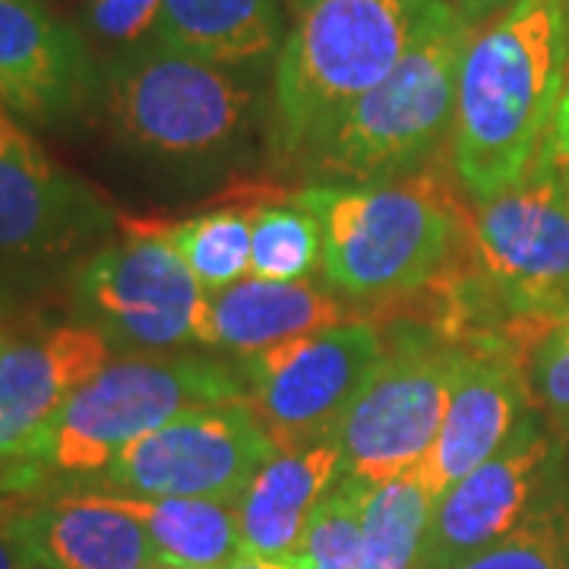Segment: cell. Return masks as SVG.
<instances>
[{
  "instance_id": "cell-26",
  "label": "cell",
  "mask_w": 569,
  "mask_h": 569,
  "mask_svg": "<svg viewBox=\"0 0 569 569\" xmlns=\"http://www.w3.org/2000/svg\"><path fill=\"white\" fill-rule=\"evenodd\" d=\"M162 0H89L86 3V26L96 39L130 48L152 36L159 20Z\"/></svg>"
},
{
  "instance_id": "cell-9",
  "label": "cell",
  "mask_w": 569,
  "mask_h": 569,
  "mask_svg": "<svg viewBox=\"0 0 569 569\" xmlns=\"http://www.w3.org/2000/svg\"><path fill=\"white\" fill-rule=\"evenodd\" d=\"M459 365V342L408 336L387 348L336 430L342 475L383 485L421 466L443 425Z\"/></svg>"
},
{
  "instance_id": "cell-21",
  "label": "cell",
  "mask_w": 569,
  "mask_h": 569,
  "mask_svg": "<svg viewBox=\"0 0 569 569\" xmlns=\"http://www.w3.org/2000/svg\"><path fill=\"white\" fill-rule=\"evenodd\" d=\"M111 503L140 522L164 569L231 567L241 557L238 503L197 497H123Z\"/></svg>"
},
{
  "instance_id": "cell-38",
  "label": "cell",
  "mask_w": 569,
  "mask_h": 569,
  "mask_svg": "<svg viewBox=\"0 0 569 569\" xmlns=\"http://www.w3.org/2000/svg\"><path fill=\"white\" fill-rule=\"evenodd\" d=\"M36 3H48V0H36Z\"/></svg>"
},
{
  "instance_id": "cell-23",
  "label": "cell",
  "mask_w": 569,
  "mask_h": 569,
  "mask_svg": "<svg viewBox=\"0 0 569 569\" xmlns=\"http://www.w3.org/2000/svg\"><path fill=\"white\" fill-rule=\"evenodd\" d=\"M168 244L174 247L203 284L206 295L224 291L250 279V212L244 209H212L197 219L159 224L149 222Z\"/></svg>"
},
{
  "instance_id": "cell-2",
  "label": "cell",
  "mask_w": 569,
  "mask_h": 569,
  "mask_svg": "<svg viewBox=\"0 0 569 569\" xmlns=\"http://www.w3.org/2000/svg\"><path fill=\"white\" fill-rule=\"evenodd\" d=\"M295 200L320 222L323 282L351 301H383L443 279L466 250L468 222L430 178L323 183Z\"/></svg>"
},
{
  "instance_id": "cell-18",
  "label": "cell",
  "mask_w": 569,
  "mask_h": 569,
  "mask_svg": "<svg viewBox=\"0 0 569 569\" xmlns=\"http://www.w3.org/2000/svg\"><path fill=\"white\" fill-rule=\"evenodd\" d=\"M342 478V449L332 440L305 449H284L266 462L244 490L241 553L288 560L301 548L307 526L323 497Z\"/></svg>"
},
{
  "instance_id": "cell-8",
  "label": "cell",
  "mask_w": 569,
  "mask_h": 569,
  "mask_svg": "<svg viewBox=\"0 0 569 569\" xmlns=\"http://www.w3.org/2000/svg\"><path fill=\"white\" fill-rule=\"evenodd\" d=\"M383 351V336L367 320L284 339L244 358V406L276 452L332 440Z\"/></svg>"
},
{
  "instance_id": "cell-7",
  "label": "cell",
  "mask_w": 569,
  "mask_h": 569,
  "mask_svg": "<svg viewBox=\"0 0 569 569\" xmlns=\"http://www.w3.org/2000/svg\"><path fill=\"white\" fill-rule=\"evenodd\" d=\"M466 257L475 301L516 320L550 323L569 313V181L553 156L519 183L478 200Z\"/></svg>"
},
{
  "instance_id": "cell-19",
  "label": "cell",
  "mask_w": 569,
  "mask_h": 569,
  "mask_svg": "<svg viewBox=\"0 0 569 569\" xmlns=\"http://www.w3.org/2000/svg\"><path fill=\"white\" fill-rule=\"evenodd\" d=\"M358 320L336 291L310 282H266L244 279L209 295L206 305V348H228L241 358L279 346L326 326Z\"/></svg>"
},
{
  "instance_id": "cell-37",
  "label": "cell",
  "mask_w": 569,
  "mask_h": 569,
  "mask_svg": "<svg viewBox=\"0 0 569 569\" xmlns=\"http://www.w3.org/2000/svg\"><path fill=\"white\" fill-rule=\"evenodd\" d=\"M140 569H164V567H159V563H149V567H140Z\"/></svg>"
},
{
  "instance_id": "cell-4",
  "label": "cell",
  "mask_w": 569,
  "mask_h": 569,
  "mask_svg": "<svg viewBox=\"0 0 569 569\" xmlns=\"http://www.w3.org/2000/svg\"><path fill=\"white\" fill-rule=\"evenodd\" d=\"M244 370L206 358H111L89 377L26 449L3 485L41 475H96L142 433L200 406H244Z\"/></svg>"
},
{
  "instance_id": "cell-40",
  "label": "cell",
  "mask_w": 569,
  "mask_h": 569,
  "mask_svg": "<svg viewBox=\"0 0 569 569\" xmlns=\"http://www.w3.org/2000/svg\"><path fill=\"white\" fill-rule=\"evenodd\" d=\"M567 427H569V418H567Z\"/></svg>"
},
{
  "instance_id": "cell-29",
  "label": "cell",
  "mask_w": 569,
  "mask_h": 569,
  "mask_svg": "<svg viewBox=\"0 0 569 569\" xmlns=\"http://www.w3.org/2000/svg\"><path fill=\"white\" fill-rule=\"evenodd\" d=\"M443 3H447L459 20L468 22L471 29H481V26L493 20L497 13H503L512 0H443Z\"/></svg>"
},
{
  "instance_id": "cell-33",
  "label": "cell",
  "mask_w": 569,
  "mask_h": 569,
  "mask_svg": "<svg viewBox=\"0 0 569 569\" xmlns=\"http://www.w3.org/2000/svg\"><path fill=\"white\" fill-rule=\"evenodd\" d=\"M541 152H548V156L557 159V164L563 168V174H567V181H569V146H560V149H557V146H548V142H545V149H541Z\"/></svg>"
},
{
  "instance_id": "cell-11",
  "label": "cell",
  "mask_w": 569,
  "mask_h": 569,
  "mask_svg": "<svg viewBox=\"0 0 569 569\" xmlns=\"http://www.w3.org/2000/svg\"><path fill=\"white\" fill-rule=\"evenodd\" d=\"M276 456L247 406H200L142 433L104 468L123 497H197L241 503L257 471Z\"/></svg>"
},
{
  "instance_id": "cell-17",
  "label": "cell",
  "mask_w": 569,
  "mask_h": 569,
  "mask_svg": "<svg viewBox=\"0 0 569 569\" xmlns=\"http://www.w3.org/2000/svg\"><path fill=\"white\" fill-rule=\"evenodd\" d=\"M36 569H140L156 560L149 535L108 493H86L20 509L10 519Z\"/></svg>"
},
{
  "instance_id": "cell-24",
  "label": "cell",
  "mask_w": 569,
  "mask_h": 569,
  "mask_svg": "<svg viewBox=\"0 0 569 569\" xmlns=\"http://www.w3.org/2000/svg\"><path fill=\"white\" fill-rule=\"evenodd\" d=\"M250 276L266 282H307L323 260L320 222L295 197L288 203L247 206Z\"/></svg>"
},
{
  "instance_id": "cell-14",
  "label": "cell",
  "mask_w": 569,
  "mask_h": 569,
  "mask_svg": "<svg viewBox=\"0 0 569 569\" xmlns=\"http://www.w3.org/2000/svg\"><path fill=\"white\" fill-rule=\"evenodd\" d=\"M529 415V383L516 351L485 336L462 346L443 425L421 462L430 493L440 500L468 471L488 462Z\"/></svg>"
},
{
  "instance_id": "cell-16",
  "label": "cell",
  "mask_w": 569,
  "mask_h": 569,
  "mask_svg": "<svg viewBox=\"0 0 569 569\" xmlns=\"http://www.w3.org/2000/svg\"><path fill=\"white\" fill-rule=\"evenodd\" d=\"M114 212L48 156L0 159V257H61L96 244Z\"/></svg>"
},
{
  "instance_id": "cell-10",
  "label": "cell",
  "mask_w": 569,
  "mask_h": 569,
  "mask_svg": "<svg viewBox=\"0 0 569 569\" xmlns=\"http://www.w3.org/2000/svg\"><path fill=\"white\" fill-rule=\"evenodd\" d=\"M77 305L111 346H203L209 295L149 222L127 224L123 241L104 244L80 266Z\"/></svg>"
},
{
  "instance_id": "cell-35",
  "label": "cell",
  "mask_w": 569,
  "mask_h": 569,
  "mask_svg": "<svg viewBox=\"0 0 569 569\" xmlns=\"http://www.w3.org/2000/svg\"><path fill=\"white\" fill-rule=\"evenodd\" d=\"M10 342H13V339H10V332H7V329L0 326V351H3V348L10 346Z\"/></svg>"
},
{
  "instance_id": "cell-32",
  "label": "cell",
  "mask_w": 569,
  "mask_h": 569,
  "mask_svg": "<svg viewBox=\"0 0 569 569\" xmlns=\"http://www.w3.org/2000/svg\"><path fill=\"white\" fill-rule=\"evenodd\" d=\"M228 569H295L288 560H266V557H250V553H241L234 563Z\"/></svg>"
},
{
  "instance_id": "cell-13",
  "label": "cell",
  "mask_w": 569,
  "mask_h": 569,
  "mask_svg": "<svg viewBox=\"0 0 569 569\" xmlns=\"http://www.w3.org/2000/svg\"><path fill=\"white\" fill-rule=\"evenodd\" d=\"M102 77L70 22L36 0H0V102L26 121L80 114Z\"/></svg>"
},
{
  "instance_id": "cell-39",
  "label": "cell",
  "mask_w": 569,
  "mask_h": 569,
  "mask_svg": "<svg viewBox=\"0 0 569 569\" xmlns=\"http://www.w3.org/2000/svg\"><path fill=\"white\" fill-rule=\"evenodd\" d=\"M212 569H228V567H212Z\"/></svg>"
},
{
  "instance_id": "cell-30",
  "label": "cell",
  "mask_w": 569,
  "mask_h": 569,
  "mask_svg": "<svg viewBox=\"0 0 569 569\" xmlns=\"http://www.w3.org/2000/svg\"><path fill=\"white\" fill-rule=\"evenodd\" d=\"M0 569H36L29 560H26L20 541L13 538V531H10V522H7V519H0Z\"/></svg>"
},
{
  "instance_id": "cell-25",
  "label": "cell",
  "mask_w": 569,
  "mask_h": 569,
  "mask_svg": "<svg viewBox=\"0 0 569 569\" xmlns=\"http://www.w3.org/2000/svg\"><path fill=\"white\" fill-rule=\"evenodd\" d=\"M456 569H569V509L560 503L538 507Z\"/></svg>"
},
{
  "instance_id": "cell-12",
  "label": "cell",
  "mask_w": 569,
  "mask_h": 569,
  "mask_svg": "<svg viewBox=\"0 0 569 569\" xmlns=\"http://www.w3.org/2000/svg\"><path fill=\"white\" fill-rule=\"evenodd\" d=\"M553 468V443L529 415L488 462L433 503L415 569H456L538 509Z\"/></svg>"
},
{
  "instance_id": "cell-5",
  "label": "cell",
  "mask_w": 569,
  "mask_h": 569,
  "mask_svg": "<svg viewBox=\"0 0 569 569\" xmlns=\"http://www.w3.org/2000/svg\"><path fill=\"white\" fill-rule=\"evenodd\" d=\"M471 36L475 29L440 0L396 70L351 104L301 164L346 183L402 181L418 171L452 133L456 80Z\"/></svg>"
},
{
  "instance_id": "cell-15",
  "label": "cell",
  "mask_w": 569,
  "mask_h": 569,
  "mask_svg": "<svg viewBox=\"0 0 569 569\" xmlns=\"http://www.w3.org/2000/svg\"><path fill=\"white\" fill-rule=\"evenodd\" d=\"M111 361V339L89 323L54 326L0 351V466H17L77 389Z\"/></svg>"
},
{
  "instance_id": "cell-27",
  "label": "cell",
  "mask_w": 569,
  "mask_h": 569,
  "mask_svg": "<svg viewBox=\"0 0 569 569\" xmlns=\"http://www.w3.org/2000/svg\"><path fill=\"white\" fill-rule=\"evenodd\" d=\"M531 383L557 415L569 418V313L553 320L535 346Z\"/></svg>"
},
{
  "instance_id": "cell-1",
  "label": "cell",
  "mask_w": 569,
  "mask_h": 569,
  "mask_svg": "<svg viewBox=\"0 0 569 569\" xmlns=\"http://www.w3.org/2000/svg\"><path fill=\"white\" fill-rule=\"evenodd\" d=\"M567 82L563 0H512L475 29L449 133L452 168L475 200L519 183L538 164Z\"/></svg>"
},
{
  "instance_id": "cell-31",
  "label": "cell",
  "mask_w": 569,
  "mask_h": 569,
  "mask_svg": "<svg viewBox=\"0 0 569 569\" xmlns=\"http://www.w3.org/2000/svg\"><path fill=\"white\" fill-rule=\"evenodd\" d=\"M548 146H569V82H567V92H563V102H560V111H557V121L550 127V137Z\"/></svg>"
},
{
  "instance_id": "cell-36",
  "label": "cell",
  "mask_w": 569,
  "mask_h": 569,
  "mask_svg": "<svg viewBox=\"0 0 569 569\" xmlns=\"http://www.w3.org/2000/svg\"><path fill=\"white\" fill-rule=\"evenodd\" d=\"M563 17H567V36H569V0H563Z\"/></svg>"
},
{
  "instance_id": "cell-28",
  "label": "cell",
  "mask_w": 569,
  "mask_h": 569,
  "mask_svg": "<svg viewBox=\"0 0 569 569\" xmlns=\"http://www.w3.org/2000/svg\"><path fill=\"white\" fill-rule=\"evenodd\" d=\"M36 156H44V149L29 137V130H22L13 111L0 102V159H36Z\"/></svg>"
},
{
  "instance_id": "cell-22",
  "label": "cell",
  "mask_w": 569,
  "mask_h": 569,
  "mask_svg": "<svg viewBox=\"0 0 569 569\" xmlns=\"http://www.w3.org/2000/svg\"><path fill=\"white\" fill-rule=\"evenodd\" d=\"M437 497L421 466L383 485H367L361 503L367 569H415Z\"/></svg>"
},
{
  "instance_id": "cell-3",
  "label": "cell",
  "mask_w": 569,
  "mask_h": 569,
  "mask_svg": "<svg viewBox=\"0 0 569 569\" xmlns=\"http://www.w3.org/2000/svg\"><path fill=\"white\" fill-rule=\"evenodd\" d=\"M440 0H320L284 36L272 80V149L305 162L348 108L387 80Z\"/></svg>"
},
{
  "instance_id": "cell-34",
  "label": "cell",
  "mask_w": 569,
  "mask_h": 569,
  "mask_svg": "<svg viewBox=\"0 0 569 569\" xmlns=\"http://www.w3.org/2000/svg\"><path fill=\"white\" fill-rule=\"evenodd\" d=\"M313 3H320V0H288V7H291V10H295L298 17H301L305 10H310Z\"/></svg>"
},
{
  "instance_id": "cell-6",
  "label": "cell",
  "mask_w": 569,
  "mask_h": 569,
  "mask_svg": "<svg viewBox=\"0 0 569 569\" xmlns=\"http://www.w3.org/2000/svg\"><path fill=\"white\" fill-rule=\"evenodd\" d=\"M247 67H222L146 39L104 70L118 137L156 159H209L244 140L257 111Z\"/></svg>"
},
{
  "instance_id": "cell-20",
  "label": "cell",
  "mask_w": 569,
  "mask_h": 569,
  "mask_svg": "<svg viewBox=\"0 0 569 569\" xmlns=\"http://www.w3.org/2000/svg\"><path fill=\"white\" fill-rule=\"evenodd\" d=\"M149 39L183 54L222 63H263L282 41L279 0H162Z\"/></svg>"
}]
</instances>
